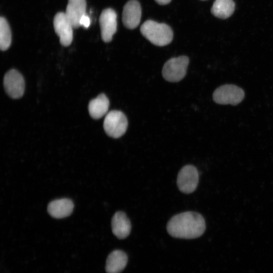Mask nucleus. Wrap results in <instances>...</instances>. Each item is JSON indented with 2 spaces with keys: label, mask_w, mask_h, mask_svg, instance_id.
I'll use <instances>...</instances> for the list:
<instances>
[{
  "label": "nucleus",
  "mask_w": 273,
  "mask_h": 273,
  "mask_svg": "<svg viewBox=\"0 0 273 273\" xmlns=\"http://www.w3.org/2000/svg\"><path fill=\"white\" fill-rule=\"evenodd\" d=\"M172 237L182 239H195L200 237L206 229L205 221L199 213L187 211L173 216L166 226Z\"/></svg>",
  "instance_id": "obj_1"
},
{
  "label": "nucleus",
  "mask_w": 273,
  "mask_h": 273,
  "mask_svg": "<svg viewBox=\"0 0 273 273\" xmlns=\"http://www.w3.org/2000/svg\"><path fill=\"white\" fill-rule=\"evenodd\" d=\"M142 35L153 44L164 46L170 43L173 38L171 28L164 23L147 20L141 27Z\"/></svg>",
  "instance_id": "obj_2"
},
{
  "label": "nucleus",
  "mask_w": 273,
  "mask_h": 273,
  "mask_svg": "<svg viewBox=\"0 0 273 273\" xmlns=\"http://www.w3.org/2000/svg\"><path fill=\"white\" fill-rule=\"evenodd\" d=\"M128 121L124 114L118 110H112L105 116L103 127L106 134L113 138H119L126 131Z\"/></svg>",
  "instance_id": "obj_3"
},
{
  "label": "nucleus",
  "mask_w": 273,
  "mask_h": 273,
  "mask_svg": "<svg viewBox=\"0 0 273 273\" xmlns=\"http://www.w3.org/2000/svg\"><path fill=\"white\" fill-rule=\"evenodd\" d=\"M189 59L185 56L172 58L164 65L162 71L163 77L170 82H177L186 75Z\"/></svg>",
  "instance_id": "obj_4"
},
{
  "label": "nucleus",
  "mask_w": 273,
  "mask_h": 273,
  "mask_svg": "<svg viewBox=\"0 0 273 273\" xmlns=\"http://www.w3.org/2000/svg\"><path fill=\"white\" fill-rule=\"evenodd\" d=\"M243 90L233 84H225L218 87L214 92L213 99L219 104H232L236 105L244 99Z\"/></svg>",
  "instance_id": "obj_5"
},
{
  "label": "nucleus",
  "mask_w": 273,
  "mask_h": 273,
  "mask_svg": "<svg viewBox=\"0 0 273 273\" xmlns=\"http://www.w3.org/2000/svg\"><path fill=\"white\" fill-rule=\"evenodd\" d=\"M199 181L197 169L193 165L184 166L179 171L177 177V185L179 190L185 194L195 191Z\"/></svg>",
  "instance_id": "obj_6"
},
{
  "label": "nucleus",
  "mask_w": 273,
  "mask_h": 273,
  "mask_svg": "<svg viewBox=\"0 0 273 273\" xmlns=\"http://www.w3.org/2000/svg\"><path fill=\"white\" fill-rule=\"evenodd\" d=\"M4 86L6 93L11 98L14 99L20 98L24 92V78L17 70L11 69L5 75Z\"/></svg>",
  "instance_id": "obj_7"
},
{
  "label": "nucleus",
  "mask_w": 273,
  "mask_h": 273,
  "mask_svg": "<svg viewBox=\"0 0 273 273\" xmlns=\"http://www.w3.org/2000/svg\"><path fill=\"white\" fill-rule=\"evenodd\" d=\"M54 26L60 43L64 47L69 46L72 41L74 27L65 13L59 12L55 15Z\"/></svg>",
  "instance_id": "obj_8"
},
{
  "label": "nucleus",
  "mask_w": 273,
  "mask_h": 273,
  "mask_svg": "<svg viewBox=\"0 0 273 273\" xmlns=\"http://www.w3.org/2000/svg\"><path fill=\"white\" fill-rule=\"evenodd\" d=\"M102 39L109 42L112 39L117 30V14L115 11L108 8L104 10L99 18Z\"/></svg>",
  "instance_id": "obj_9"
},
{
  "label": "nucleus",
  "mask_w": 273,
  "mask_h": 273,
  "mask_svg": "<svg viewBox=\"0 0 273 273\" xmlns=\"http://www.w3.org/2000/svg\"><path fill=\"white\" fill-rule=\"evenodd\" d=\"M142 15L140 3L136 0H130L123 7L122 20L124 26L129 29H134L140 24Z\"/></svg>",
  "instance_id": "obj_10"
},
{
  "label": "nucleus",
  "mask_w": 273,
  "mask_h": 273,
  "mask_svg": "<svg viewBox=\"0 0 273 273\" xmlns=\"http://www.w3.org/2000/svg\"><path fill=\"white\" fill-rule=\"evenodd\" d=\"M113 234L118 239L126 238L131 231V223L126 214L122 211L116 212L111 221Z\"/></svg>",
  "instance_id": "obj_11"
},
{
  "label": "nucleus",
  "mask_w": 273,
  "mask_h": 273,
  "mask_svg": "<svg viewBox=\"0 0 273 273\" xmlns=\"http://www.w3.org/2000/svg\"><path fill=\"white\" fill-rule=\"evenodd\" d=\"M73 208V203L70 199L62 198L51 201L48 205V211L54 218H62L70 215Z\"/></svg>",
  "instance_id": "obj_12"
},
{
  "label": "nucleus",
  "mask_w": 273,
  "mask_h": 273,
  "mask_svg": "<svg viewBox=\"0 0 273 273\" xmlns=\"http://www.w3.org/2000/svg\"><path fill=\"white\" fill-rule=\"evenodd\" d=\"M86 7L85 0H68L65 13L74 28L80 26L79 21L86 14Z\"/></svg>",
  "instance_id": "obj_13"
},
{
  "label": "nucleus",
  "mask_w": 273,
  "mask_h": 273,
  "mask_svg": "<svg viewBox=\"0 0 273 273\" xmlns=\"http://www.w3.org/2000/svg\"><path fill=\"white\" fill-rule=\"evenodd\" d=\"M128 260L126 254L122 250H115L108 256L106 264L107 273H120L125 267Z\"/></svg>",
  "instance_id": "obj_14"
},
{
  "label": "nucleus",
  "mask_w": 273,
  "mask_h": 273,
  "mask_svg": "<svg viewBox=\"0 0 273 273\" xmlns=\"http://www.w3.org/2000/svg\"><path fill=\"white\" fill-rule=\"evenodd\" d=\"M109 100L104 94L99 95L96 98L92 100L88 106L90 116L95 119H99L108 112Z\"/></svg>",
  "instance_id": "obj_15"
},
{
  "label": "nucleus",
  "mask_w": 273,
  "mask_h": 273,
  "mask_svg": "<svg viewBox=\"0 0 273 273\" xmlns=\"http://www.w3.org/2000/svg\"><path fill=\"white\" fill-rule=\"evenodd\" d=\"M235 3L233 0H215L211 7L212 14L220 19L230 17L235 10Z\"/></svg>",
  "instance_id": "obj_16"
},
{
  "label": "nucleus",
  "mask_w": 273,
  "mask_h": 273,
  "mask_svg": "<svg viewBox=\"0 0 273 273\" xmlns=\"http://www.w3.org/2000/svg\"><path fill=\"white\" fill-rule=\"evenodd\" d=\"M12 35L10 27L7 20L3 17L0 18V48L6 51L11 43Z\"/></svg>",
  "instance_id": "obj_17"
},
{
  "label": "nucleus",
  "mask_w": 273,
  "mask_h": 273,
  "mask_svg": "<svg viewBox=\"0 0 273 273\" xmlns=\"http://www.w3.org/2000/svg\"><path fill=\"white\" fill-rule=\"evenodd\" d=\"M90 24V20L89 16L86 14L83 15L79 21L80 26H82L85 28H88Z\"/></svg>",
  "instance_id": "obj_18"
},
{
  "label": "nucleus",
  "mask_w": 273,
  "mask_h": 273,
  "mask_svg": "<svg viewBox=\"0 0 273 273\" xmlns=\"http://www.w3.org/2000/svg\"><path fill=\"white\" fill-rule=\"evenodd\" d=\"M171 0H155L160 5H166L169 3Z\"/></svg>",
  "instance_id": "obj_19"
}]
</instances>
